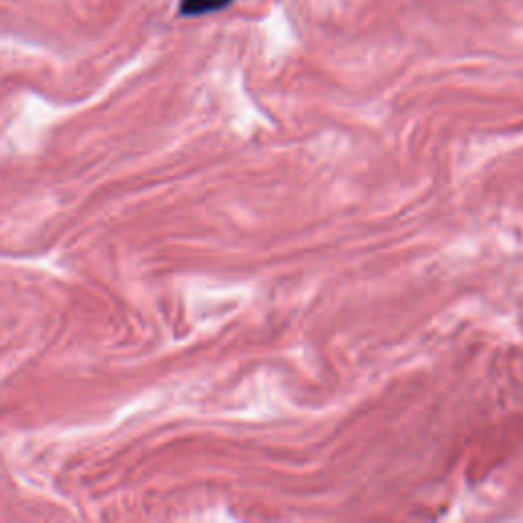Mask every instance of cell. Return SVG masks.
<instances>
[{
  "instance_id": "6da1fadb",
  "label": "cell",
  "mask_w": 523,
  "mask_h": 523,
  "mask_svg": "<svg viewBox=\"0 0 523 523\" xmlns=\"http://www.w3.org/2000/svg\"><path fill=\"white\" fill-rule=\"evenodd\" d=\"M234 3L235 0H181L178 13H181L182 17H203V14L226 11L227 6Z\"/></svg>"
}]
</instances>
